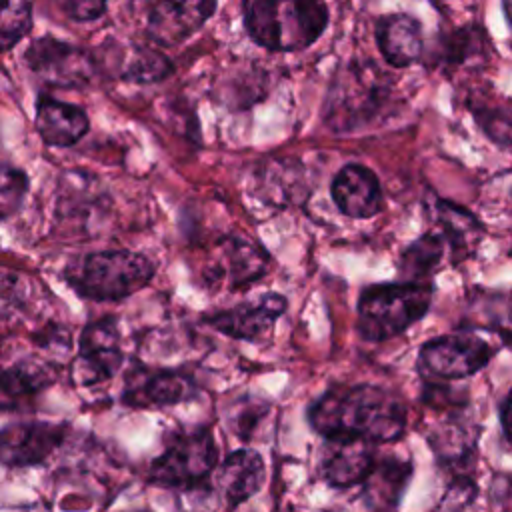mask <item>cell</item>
<instances>
[{"label": "cell", "instance_id": "obj_14", "mask_svg": "<svg viewBox=\"0 0 512 512\" xmlns=\"http://www.w3.org/2000/svg\"><path fill=\"white\" fill-rule=\"evenodd\" d=\"M288 302L282 294L268 292L254 302L218 310L206 316L208 326L234 340H256L268 332L286 310Z\"/></svg>", "mask_w": 512, "mask_h": 512}, {"label": "cell", "instance_id": "obj_16", "mask_svg": "<svg viewBox=\"0 0 512 512\" xmlns=\"http://www.w3.org/2000/svg\"><path fill=\"white\" fill-rule=\"evenodd\" d=\"M376 42L382 58L394 68H408L424 54V34L418 18L386 14L376 24Z\"/></svg>", "mask_w": 512, "mask_h": 512}, {"label": "cell", "instance_id": "obj_4", "mask_svg": "<svg viewBox=\"0 0 512 512\" xmlns=\"http://www.w3.org/2000/svg\"><path fill=\"white\" fill-rule=\"evenodd\" d=\"M434 288L426 282L372 284L358 298V334L368 342H384L422 320L432 304Z\"/></svg>", "mask_w": 512, "mask_h": 512}, {"label": "cell", "instance_id": "obj_10", "mask_svg": "<svg viewBox=\"0 0 512 512\" xmlns=\"http://www.w3.org/2000/svg\"><path fill=\"white\" fill-rule=\"evenodd\" d=\"M64 422H14L0 428V464L28 468L44 462L66 438Z\"/></svg>", "mask_w": 512, "mask_h": 512}, {"label": "cell", "instance_id": "obj_9", "mask_svg": "<svg viewBox=\"0 0 512 512\" xmlns=\"http://www.w3.org/2000/svg\"><path fill=\"white\" fill-rule=\"evenodd\" d=\"M124 354L116 320L106 316L84 326L78 340V358L72 366L80 386H94L110 380L122 366Z\"/></svg>", "mask_w": 512, "mask_h": 512}, {"label": "cell", "instance_id": "obj_30", "mask_svg": "<svg viewBox=\"0 0 512 512\" xmlns=\"http://www.w3.org/2000/svg\"><path fill=\"white\" fill-rule=\"evenodd\" d=\"M176 510L178 512H216L218 498L210 484L200 482L182 490H176Z\"/></svg>", "mask_w": 512, "mask_h": 512}, {"label": "cell", "instance_id": "obj_29", "mask_svg": "<svg viewBox=\"0 0 512 512\" xmlns=\"http://www.w3.org/2000/svg\"><path fill=\"white\" fill-rule=\"evenodd\" d=\"M472 114L480 128L500 146L510 142V114L508 108H490V106H472Z\"/></svg>", "mask_w": 512, "mask_h": 512}, {"label": "cell", "instance_id": "obj_31", "mask_svg": "<svg viewBox=\"0 0 512 512\" xmlns=\"http://www.w3.org/2000/svg\"><path fill=\"white\" fill-rule=\"evenodd\" d=\"M62 8L76 22H92L106 12V0H62Z\"/></svg>", "mask_w": 512, "mask_h": 512}, {"label": "cell", "instance_id": "obj_19", "mask_svg": "<svg viewBox=\"0 0 512 512\" xmlns=\"http://www.w3.org/2000/svg\"><path fill=\"white\" fill-rule=\"evenodd\" d=\"M218 262L224 264V268H218L210 278L224 276L232 288H242L258 280L268 268L266 252L258 244L238 236H230L222 242Z\"/></svg>", "mask_w": 512, "mask_h": 512}, {"label": "cell", "instance_id": "obj_27", "mask_svg": "<svg viewBox=\"0 0 512 512\" xmlns=\"http://www.w3.org/2000/svg\"><path fill=\"white\" fill-rule=\"evenodd\" d=\"M430 446L444 464L462 462L472 452L474 434H468V426L462 422H446L430 436Z\"/></svg>", "mask_w": 512, "mask_h": 512}, {"label": "cell", "instance_id": "obj_17", "mask_svg": "<svg viewBox=\"0 0 512 512\" xmlns=\"http://www.w3.org/2000/svg\"><path fill=\"white\" fill-rule=\"evenodd\" d=\"M34 124L42 142L56 148L74 146L90 128V120L80 106L50 98L46 94H42L36 102Z\"/></svg>", "mask_w": 512, "mask_h": 512}, {"label": "cell", "instance_id": "obj_6", "mask_svg": "<svg viewBox=\"0 0 512 512\" xmlns=\"http://www.w3.org/2000/svg\"><path fill=\"white\" fill-rule=\"evenodd\" d=\"M218 464V446L208 426L180 430L166 440L164 450L150 466V482L182 490L206 482Z\"/></svg>", "mask_w": 512, "mask_h": 512}, {"label": "cell", "instance_id": "obj_12", "mask_svg": "<svg viewBox=\"0 0 512 512\" xmlns=\"http://www.w3.org/2000/svg\"><path fill=\"white\" fill-rule=\"evenodd\" d=\"M372 442L358 436H328L318 452V472L332 488L360 484L374 464Z\"/></svg>", "mask_w": 512, "mask_h": 512}, {"label": "cell", "instance_id": "obj_15", "mask_svg": "<svg viewBox=\"0 0 512 512\" xmlns=\"http://www.w3.org/2000/svg\"><path fill=\"white\" fill-rule=\"evenodd\" d=\"M336 208L348 218H372L382 210L384 198L378 176L362 164L342 166L330 184Z\"/></svg>", "mask_w": 512, "mask_h": 512}, {"label": "cell", "instance_id": "obj_35", "mask_svg": "<svg viewBox=\"0 0 512 512\" xmlns=\"http://www.w3.org/2000/svg\"><path fill=\"white\" fill-rule=\"evenodd\" d=\"M140 512H144V510H140Z\"/></svg>", "mask_w": 512, "mask_h": 512}, {"label": "cell", "instance_id": "obj_32", "mask_svg": "<svg viewBox=\"0 0 512 512\" xmlns=\"http://www.w3.org/2000/svg\"><path fill=\"white\" fill-rule=\"evenodd\" d=\"M506 414H508V398L502 402L500 406V418H502V430L504 434H508V420H506Z\"/></svg>", "mask_w": 512, "mask_h": 512}, {"label": "cell", "instance_id": "obj_24", "mask_svg": "<svg viewBox=\"0 0 512 512\" xmlns=\"http://www.w3.org/2000/svg\"><path fill=\"white\" fill-rule=\"evenodd\" d=\"M32 28V0H0V52L12 50Z\"/></svg>", "mask_w": 512, "mask_h": 512}, {"label": "cell", "instance_id": "obj_20", "mask_svg": "<svg viewBox=\"0 0 512 512\" xmlns=\"http://www.w3.org/2000/svg\"><path fill=\"white\" fill-rule=\"evenodd\" d=\"M52 384V376L32 364H16L0 370V412L30 410L34 398Z\"/></svg>", "mask_w": 512, "mask_h": 512}, {"label": "cell", "instance_id": "obj_8", "mask_svg": "<svg viewBox=\"0 0 512 512\" xmlns=\"http://www.w3.org/2000/svg\"><path fill=\"white\" fill-rule=\"evenodd\" d=\"M24 62L44 84L56 88H82L96 74L90 52L52 36L34 40L24 52Z\"/></svg>", "mask_w": 512, "mask_h": 512}, {"label": "cell", "instance_id": "obj_13", "mask_svg": "<svg viewBox=\"0 0 512 512\" xmlns=\"http://www.w3.org/2000/svg\"><path fill=\"white\" fill-rule=\"evenodd\" d=\"M194 378L180 370H140L130 372L122 402L134 408H166L194 396Z\"/></svg>", "mask_w": 512, "mask_h": 512}, {"label": "cell", "instance_id": "obj_25", "mask_svg": "<svg viewBox=\"0 0 512 512\" xmlns=\"http://www.w3.org/2000/svg\"><path fill=\"white\" fill-rule=\"evenodd\" d=\"M486 48V36L482 28H458L446 34L438 46V60L442 66H460L470 56L480 54Z\"/></svg>", "mask_w": 512, "mask_h": 512}, {"label": "cell", "instance_id": "obj_2", "mask_svg": "<svg viewBox=\"0 0 512 512\" xmlns=\"http://www.w3.org/2000/svg\"><path fill=\"white\" fill-rule=\"evenodd\" d=\"M330 20L324 0H248L244 26L250 38L272 52L312 46Z\"/></svg>", "mask_w": 512, "mask_h": 512}, {"label": "cell", "instance_id": "obj_23", "mask_svg": "<svg viewBox=\"0 0 512 512\" xmlns=\"http://www.w3.org/2000/svg\"><path fill=\"white\" fill-rule=\"evenodd\" d=\"M446 242L438 232H426L418 240H414L400 256V274L408 282H420L428 274H432L442 256L446 254Z\"/></svg>", "mask_w": 512, "mask_h": 512}, {"label": "cell", "instance_id": "obj_18", "mask_svg": "<svg viewBox=\"0 0 512 512\" xmlns=\"http://www.w3.org/2000/svg\"><path fill=\"white\" fill-rule=\"evenodd\" d=\"M266 480V464L256 450L230 452L218 468V488L228 504L236 506L252 498Z\"/></svg>", "mask_w": 512, "mask_h": 512}, {"label": "cell", "instance_id": "obj_28", "mask_svg": "<svg viewBox=\"0 0 512 512\" xmlns=\"http://www.w3.org/2000/svg\"><path fill=\"white\" fill-rule=\"evenodd\" d=\"M30 188V178L24 170L0 164V220H8L20 212Z\"/></svg>", "mask_w": 512, "mask_h": 512}, {"label": "cell", "instance_id": "obj_33", "mask_svg": "<svg viewBox=\"0 0 512 512\" xmlns=\"http://www.w3.org/2000/svg\"><path fill=\"white\" fill-rule=\"evenodd\" d=\"M508 4H510V0H502V6H504V14H506V18H510V10H508Z\"/></svg>", "mask_w": 512, "mask_h": 512}, {"label": "cell", "instance_id": "obj_7", "mask_svg": "<svg viewBox=\"0 0 512 512\" xmlns=\"http://www.w3.org/2000/svg\"><path fill=\"white\" fill-rule=\"evenodd\" d=\"M496 348L474 330H458L428 340L418 354V366L424 374L440 380H460L480 372Z\"/></svg>", "mask_w": 512, "mask_h": 512}, {"label": "cell", "instance_id": "obj_3", "mask_svg": "<svg viewBox=\"0 0 512 512\" xmlns=\"http://www.w3.org/2000/svg\"><path fill=\"white\" fill-rule=\"evenodd\" d=\"M62 276L78 296L112 302L142 290L154 276V264L132 250H98L70 262Z\"/></svg>", "mask_w": 512, "mask_h": 512}, {"label": "cell", "instance_id": "obj_5", "mask_svg": "<svg viewBox=\"0 0 512 512\" xmlns=\"http://www.w3.org/2000/svg\"><path fill=\"white\" fill-rule=\"evenodd\" d=\"M388 94L390 76L374 62H350L334 74L324 104V122L336 132L358 130L380 114Z\"/></svg>", "mask_w": 512, "mask_h": 512}, {"label": "cell", "instance_id": "obj_26", "mask_svg": "<svg viewBox=\"0 0 512 512\" xmlns=\"http://www.w3.org/2000/svg\"><path fill=\"white\" fill-rule=\"evenodd\" d=\"M172 70H174L172 62L162 52L144 46V48H136L134 54L128 58L122 78L126 82L152 84L170 76Z\"/></svg>", "mask_w": 512, "mask_h": 512}, {"label": "cell", "instance_id": "obj_34", "mask_svg": "<svg viewBox=\"0 0 512 512\" xmlns=\"http://www.w3.org/2000/svg\"><path fill=\"white\" fill-rule=\"evenodd\" d=\"M430 2H432V4H436V6H438V4H442V2H450V0H430Z\"/></svg>", "mask_w": 512, "mask_h": 512}, {"label": "cell", "instance_id": "obj_11", "mask_svg": "<svg viewBox=\"0 0 512 512\" xmlns=\"http://www.w3.org/2000/svg\"><path fill=\"white\" fill-rule=\"evenodd\" d=\"M218 0H160L146 18V32L162 48H172L196 34L216 12Z\"/></svg>", "mask_w": 512, "mask_h": 512}, {"label": "cell", "instance_id": "obj_1", "mask_svg": "<svg viewBox=\"0 0 512 512\" xmlns=\"http://www.w3.org/2000/svg\"><path fill=\"white\" fill-rule=\"evenodd\" d=\"M308 424L320 436H358L372 444L394 442L404 434L402 400L374 384L336 386L308 408Z\"/></svg>", "mask_w": 512, "mask_h": 512}, {"label": "cell", "instance_id": "obj_22", "mask_svg": "<svg viewBox=\"0 0 512 512\" xmlns=\"http://www.w3.org/2000/svg\"><path fill=\"white\" fill-rule=\"evenodd\" d=\"M412 468L408 462L398 458H386L382 462L372 464L370 472L362 480L366 486V496L376 508L396 506L400 500L406 482L410 480Z\"/></svg>", "mask_w": 512, "mask_h": 512}, {"label": "cell", "instance_id": "obj_21", "mask_svg": "<svg viewBox=\"0 0 512 512\" xmlns=\"http://www.w3.org/2000/svg\"><path fill=\"white\" fill-rule=\"evenodd\" d=\"M434 220L440 228V236L452 250L454 258L468 256L482 238V224L466 208L448 200H436Z\"/></svg>", "mask_w": 512, "mask_h": 512}]
</instances>
